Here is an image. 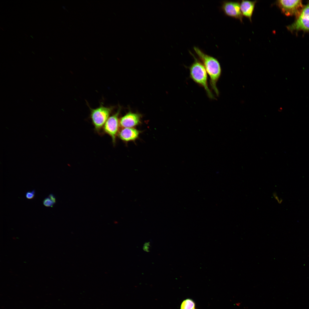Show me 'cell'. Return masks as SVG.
<instances>
[{
  "label": "cell",
  "mask_w": 309,
  "mask_h": 309,
  "mask_svg": "<svg viewBox=\"0 0 309 309\" xmlns=\"http://www.w3.org/2000/svg\"><path fill=\"white\" fill-rule=\"evenodd\" d=\"M193 49L209 76L210 86L211 89L217 96H219V92L217 85L221 77L222 72L219 61L216 58L205 53L197 47L194 46Z\"/></svg>",
  "instance_id": "cell-1"
},
{
  "label": "cell",
  "mask_w": 309,
  "mask_h": 309,
  "mask_svg": "<svg viewBox=\"0 0 309 309\" xmlns=\"http://www.w3.org/2000/svg\"><path fill=\"white\" fill-rule=\"evenodd\" d=\"M191 54L194 61L189 67L190 78L196 84L202 87L208 97L211 99H216L215 96L209 88L208 84L207 73L200 60L193 54Z\"/></svg>",
  "instance_id": "cell-2"
},
{
  "label": "cell",
  "mask_w": 309,
  "mask_h": 309,
  "mask_svg": "<svg viewBox=\"0 0 309 309\" xmlns=\"http://www.w3.org/2000/svg\"><path fill=\"white\" fill-rule=\"evenodd\" d=\"M90 118L95 130L99 134H102L104 126L113 111L114 107L105 106L101 103L100 106L95 108L89 107Z\"/></svg>",
  "instance_id": "cell-3"
},
{
  "label": "cell",
  "mask_w": 309,
  "mask_h": 309,
  "mask_svg": "<svg viewBox=\"0 0 309 309\" xmlns=\"http://www.w3.org/2000/svg\"><path fill=\"white\" fill-rule=\"evenodd\" d=\"M116 112L110 116L105 124L102 129V134H106L111 138L113 144L116 143L117 136L119 131V116L121 108L119 106Z\"/></svg>",
  "instance_id": "cell-4"
},
{
  "label": "cell",
  "mask_w": 309,
  "mask_h": 309,
  "mask_svg": "<svg viewBox=\"0 0 309 309\" xmlns=\"http://www.w3.org/2000/svg\"><path fill=\"white\" fill-rule=\"evenodd\" d=\"M282 12L287 16H295L297 17L303 8L302 1L300 0H280L275 2Z\"/></svg>",
  "instance_id": "cell-5"
},
{
  "label": "cell",
  "mask_w": 309,
  "mask_h": 309,
  "mask_svg": "<svg viewBox=\"0 0 309 309\" xmlns=\"http://www.w3.org/2000/svg\"><path fill=\"white\" fill-rule=\"evenodd\" d=\"M287 28L290 31H309V2L303 7L295 21Z\"/></svg>",
  "instance_id": "cell-6"
},
{
  "label": "cell",
  "mask_w": 309,
  "mask_h": 309,
  "mask_svg": "<svg viewBox=\"0 0 309 309\" xmlns=\"http://www.w3.org/2000/svg\"><path fill=\"white\" fill-rule=\"evenodd\" d=\"M221 8L226 15L243 21V15L241 11L240 3L238 2L224 1Z\"/></svg>",
  "instance_id": "cell-7"
},
{
  "label": "cell",
  "mask_w": 309,
  "mask_h": 309,
  "mask_svg": "<svg viewBox=\"0 0 309 309\" xmlns=\"http://www.w3.org/2000/svg\"><path fill=\"white\" fill-rule=\"evenodd\" d=\"M141 114L129 111L119 119L120 126L122 128H134L141 123Z\"/></svg>",
  "instance_id": "cell-8"
},
{
  "label": "cell",
  "mask_w": 309,
  "mask_h": 309,
  "mask_svg": "<svg viewBox=\"0 0 309 309\" xmlns=\"http://www.w3.org/2000/svg\"><path fill=\"white\" fill-rule=\"evenodd\" d=\"M142 131L134 128H122L119 130L118 136L126 142L135 141L139 137Z\"/></svg>",
  "instance_id": "cell-9"
},
{
  "label": "cell",
  "mask_w": 309,
  "mask_h": 309,
  "mask_svg": "<svg viewBox=\"0 0 309 309\" xmlns=\"http://www.w3.org/2000/svg\"><path fill=\"white\" fill-rule=\"evenodd\" d=\"M257 1L242 0L240 3L241 11L243 16L251 22L252 17L255 5Z\"/></svg>",
  "instance_id": "cell-10"
},
{
  "label": "cell",
  "mask_w": 309,
  "mask_h": 309,
  "mask_svg": "<svg viewBox=\"0 0 309 309\" xmlns=\"http://www.w3.org/2000/svg\"><path fill=\"white\" fill-rule=\"evenodd\" d=\"M181 309H195V303L190 299L185 300L181 304Z\"/></svg>",
  "instance_id": "cell-11"
},
{
  "label": "cell",
  "mask_w": 309,
  "mask_h": 309,
  "mask_svg": "<svg viewBox=\"0 0 309 309\" xmlns=\"http://www.w3.org/2000/svg\"><path fill=\"white\" fill-rule=\"evenodd\" d=\"M43 205L47 207H53L55 204L49 197H45L43 200Z\"/></svg>",
  "instance_id": "cell-12"
},
{
  "label": "cell",
  "mask_w": 309,
  "mask_h": 309,
  "mask_svg": "<svg viewBox=\"0 0 309 309\" xmlns=\"http://www.w3.org/2000/svg\"><path fill=\"white\" fill-rule=\"evenodd\" d=\"M35 193V189H33L31 191H28L25 194V197L28 199H32L34 197Z\"/></svg>",
  "instance_id": "cell-13"
},
{
  "label": "cell",
  "mask_w": 309,
  "mask_h": 309,
  "mask_svg": "<svg viewBox=\"0 0 309 309\" xmlns=\"http://www.w3.org/2000/svg\"><path fill=\"white\" fill-rule=\"evenodd\" d=\"M48 197H49V198H50V199H51V200L52 201V202L54 204H55L56 203V197L53 194H52V193L50 194L49 195Z\"/></svg>",
  "instance_id": "cell-14"
},
{
  "label": "cell",
  "mask_w": 309,
  "mask_h": 309,
  "mask_svg": "<svg viewBox=\"0 0 309 309\" xmlns=\"http://www.w3.org/2000/svg\"><path fill=\"white\" fill-rule=\"evenodd\" d=\"M239 303H237V304H236V305H237V306H239V305H240V304H239Z\"/></svg>",
  "instance_id": "cell-15"
}]
</instances>
